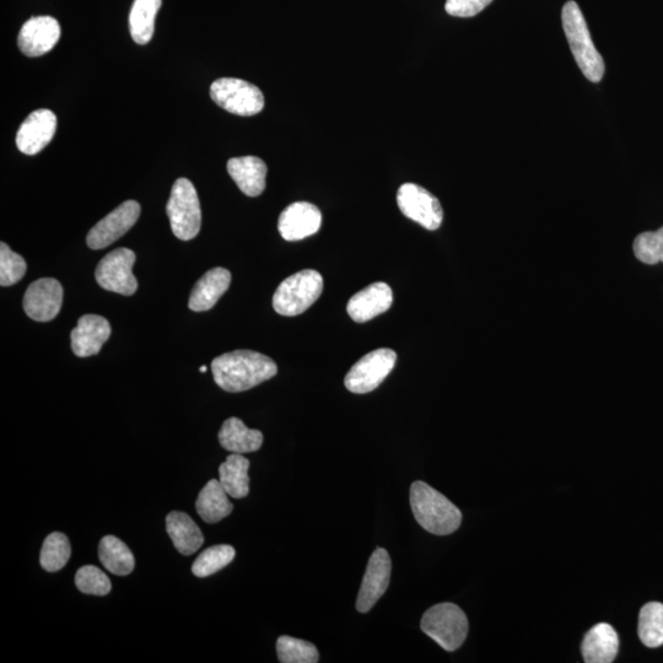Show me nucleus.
<instances>
[{
    "instance_id": "4be33fe9",
    "label": "nucleus",
    "mask_w": 663,
    "mask_h": 663,
    "mask_svg": "<svg viewBox=\"0 0 663 663\" xmlns=\"http://www.w3.org/2000/svg\"><path fill=\"white\" fill-rule=\"evenodd\" d=\"M166 531L177 551L183 555L196 553L203 546L204 537L201 528L186 512H170L166 517Z\"/></svg>"
},
{
    "instance_id": "2f4dec72",
    "label": "nucleus",
    "mask_w": 663,
    "mask_h": 663,
    "mask_svg": "<svg viewBox=\"0 0 663 663\" xmlns=\"http://www.w3.org/2000/svg\"><path fill=\"white\" fill-rule=\"evenodd\" d=\"M26 269L28 266H26L24 258L2 242L0 244V285L12 287L24 278Z\"/></svg>"
},
{
    "instance_id": "aec40b11",
    "label": "nucleus",
    "mask_w": 663,
    "mask_h": 663,
    "mask_svg": "<svg viewBox=\"0 0 663 663\" xmlns=\"http://www.w3.org/2000/svg\"><path fill=\"white\" fill-rule=\"evenodd\" d=\"M228 172L246 196L258 197L266 190L267 165L256 156L230 159Z\"/></svg>"
},
{
    "instance_id": "72a5a7b5",
    "label": "nucleus",
    "mask_w": 663,
    "mask_h": 663,
    "mask_svg": "<svg viewBox=\"0 0 663 663\" xmlns=\"http://www.w3.org/2000/svg\"><path fill=\"white\" fill-rule=\"evenodd\" d=\"M634 255L646 264L663 262V226L657 231L640 234L634 241Z\"/></svg>"
},
{
    "instance_id": "f704fd0d",
    "label": "nucleus",
    "mask_w": 663,
    "mask_h": 663,
    "mask_svg": "<svg viewBox=\"0 0 663 663\" xmlns=\"http://www.w3.org/2000/svg\"><path fill=\"white\" fill-rule=\"evenodd\" d=\"M492 2L493 0H447L445 10L447 14L457 18H472Z\"/></svg>"
},
{
    "instance_id": "0eeeda50",
    "label": "nucleus",
    "mask_w": 663,
    "mask_h": 663,
    "mask_svg": "<svg viewBox=\"0 0 663 663\" xmlns=\"http://www.w3.org/2000/svg\"><path fill=\"white\" fill-rule=\"evenodd\" d=\"M215 104L237 116H255L264 107L262 91L256 85L235 78H221L210 86Z\"/></svg>"
},
{
    "instance_id": "20e7f679",
    "label": "nucleus",
    "mask_w": 663,
    "mask_h": 663,
    "mask_svg": "<svg viewBox=\"0 0 663 663\" xmlns=\"http://www.w3.org/2000/svg\"><path fill=\"white\" fill-rule=\"evenodd\" d=\"M323 290V278L314 269L295 273L280 283L273 296V307L277 314L294 317L314 305Z\"/></svg>"
},
{
    "instance_id": "f8f14e48",
    "label": "nucleus",
    "mask_w": 663,
    "mask_h": 663,
    "mask_svg": "<svg viewBox=\"0 0 663 663\" xmlns=\"http://www.w3.org/2000/svg\"><path fill=\"white\" fill-rule=\"evenodd\" d=\"M392 563L390 554L384 548H377L366 567L357 600L360 613H368L377 601L384 596L391 580Z\"/></svg>"
},
{
    "instance_id": "cd10ccee",
    "label": "nucleus",
    "mask_w": 663,
    "mask_h": 663,
    "mask_svg": "<svg viewBox=\"0 0 663 663\" xmlns=\"http://www.w3.org/2000/svg\"><path fill=\"white\" fill-rule=\"evenodd\" d=\"M641 643L655 649L663 645V605L650 602L641 608L638 627Z\"/></svg>"
},
{
    "instance_id": "39448f33",
    "label": "nucleus",
    "mask_w": 663,
    "mask_h": 663,
    "mask_svg": "<svg viewBox=\"0 0 663 663\" xmlns=\"http://www.w3.org/2000/svg\"><path fill=\"white\" fill-rule=\"evenodd\" d=\"M166 214L177 239L190 241L199 234L202 226L201 203L190 180L179 179L172 186Z\"/></svg>"
},
{
    "instance_id": "7ed1b4c3",
    "label": "nucleus",
    "mask_w": 663,
    "mask_h": 663,
    "mask_svg": "<svg viewBox=\"0 0 663 663\" xmlns=\"http://www.w3.org/2000/svg\"><path fill=\"white\" fill-rule=\"evenodd\" d=\"M563 29L570 50L581 72L592 83H600L605 74V61L596 50L589 28L581 9L575 2L564 5L562 12Z\"/></svg>"
},
{
    "instance_id": "a211bd4d",
    "label": "nucleus",
    "mask_w": 663,
    "mask_h": 663,
    "mask_svg": "<svg viewBox=\"0 0 663 663\" xmlns=\"http://www.w3.org/2000/svg\"><path fill=\"white\" fill-rule=\"evenodd\" d=\"M393 294L390 285L374 283L359 291L349 300L347 311L352 320L359 323L368 322L390 310Z\"/></svg>"
},
{
    "instance_id": "bb28decb",
    "label": "nucleus",
    "mask_w": 663,
    "mask_h": 663,
    "mask_svg": "<svg viewBox=\"0 0 663 663\" xmlns=\"http://www.w3.org/2000/svg\"><path fill=\"white\" fill-rule=\"evenodd\" d=\"M99 557L106 570L118 576L131 574L136 565L131 549L115 536H106L101 539Z\"/></svg>"
},
{
    "instance_id": "7c9ffc66",
    "label": "nucleus",
    "mask_w": 663,
    "mask_h": 663,
    "mask_svg": "<svg viewBox=\"0 0 663 663\" xmlns=\"http://www.w3.org/2000/svg\"><path fill=\"white\" fill-rule=\"evenodd\" d=\"M278 659L283 663H316L320 654L314 644L309 641L280 636L277 641Z\"/></svg>"
},
{
    "instance_id": "c756f323",
    "label": "nucleus",
    "mask_w": 663,
    "mask_h": 663,
    "mask_svg": "<svg viewBox=\"0 0 663 663\" xmlns=\"http://www.w3.org/2000/svg\"><path fill=\"white\" fill-rule=\"evenodd\" d=\"M235 554L234 547L228 546V544H219V546L210 547L199 555L196 562L193 563L192 573L197 578H207V576L218 573L219 570L228 567L233 562Z\"/></svg>"
},
{
    "instance_id": "c85d7f7f",
    "label": "nucleus",
    "mask_w": 663,
    "mask_h": 663,
    "mask_svg": "<svg viewBox=\"0 0 663 663\" xmlns=\"http://www.w3.org/2000/svg\"><path fill=\"white\" fill-rule=\"evenodd\" d=\"M72 554L69 539L66 535L59 532H53L43 542L40 555L41 567L48 573H56L66 567Z\"/></svg>"
},
{
    "instance_id": "1a4fd4ad",
    "label": "nucleus",
    "mask_w": 663,
    "mask_h": 663,
    "mask_svg": "<svg viewBox=\"0 0 663 663\" xmlns=\"http://www.w3.org/2000/svg\"><path fill=\"white\" fill-rule=\"evenodd\" d=\"M136 253L132 250L117 249L106 255L96 268L95 278L101 288L112 293L131 296L138 289L137 278L133 274Z\"/></svg>"
},
{
    "instance_id": "473e14b6",
    "label": "nucleus",
    "mask_w": 663,
    "mask_h": 663,
    "mask_svg": "<svg viewBox=\"0 0 663 663\" xmlns=\"http://www.w3.org/2000/svg\"><path fill=\"white\" fill-rule=\"evenodd\" d=\"M75 585L86 595L106 596L111 591L110 579L104 571L94 565H85L78 570L75 575Z\"/></svg>"
},
{
    "instance_id": "f03ea898",
    "label": "nucleus",
    "mask_w": 663,
    "mask_h": 663,
    "mask_svg": "<svg viewBox=\"0 0 663 663\" xmlns=\"http://www.w3.org/2000/svg\"><path fill=\"white\" fill-rule=\"evenodd\" d=\"M411 506L418 524L433 535H451L461 526L460 509L427 483L412 484Z\"/></svg>"
},
{
    "instance_id": "a878e982",
    "label": "nucleus",
    "mask_w": 663,
    "mask_h": 663,
    "mask_svg": "<svg viewBox=\"0 0 663 663\" xmlns=\"http://www.w3.org/2000/svg\"><path fill=\"white\" fill-rule=\"evenodd\" d=\"M163 0H134L129 14V30L138 45H147L153 39L155 18Z\"/></svg>"
},
{
    "instance_id": "4468645a",
    "label": "nucleus",
    "mask_w": 663,
    "mask_h": 663,
    "mask_svg": "<svg viewBox=\"0 0 663 663\" xmlns=\"http://www.w3.org/2000/svg\"><path fill=\"white\" fill-rule=\"evenodd\" d=\"M61 39V26L51 16H35L26 21L20 30L18 45L28 57L46 55L55 48Z\"/></svg>"
},
{
    "instance_id": "412c9836",
    "label": "nucleus",
    "mask_w": 663,
    "mask_h": 663,
    "mask_svg": "<svg viewBox=\"0 0 663 663\" xmlns=\"http://www.w3.org/2000/svg\"><path fill=\"white\" fill-rule=\"evenodd\" d=\"M619 650V638L612 625L600 623L586 633L581 651L587 663H611Z\"/></svg>"
},
{
    "instance_id": "f3484780",
    "label": "nucleus",
    "mask_w": 663,
    "mask_h": 663,
    "mask_svg": "<svg viewBox=\"0 0 663 663\" xmlns=\"http://www.w3.org/2000/svg\"><path fill=\"white\" fill-rule=\"evenodd\" d=\"M110 336V322L105 317L84 315L79 318L78 326L70 333L72 350L79 358L93 357L100 353Z\"/></svg>"
},
{
    "instance_id": "5701e85b",
    "label": "nucleus",
    "mask_w": 663,
    "mask_h": 663,
    "mask_svg": "<svg viewBox=\"0 0 663 663\" xmlns=\"http://www.w3.org/2000/svg\"><path fill=\"white\" fill-rule=\"evenodd\" d=\"M219 442L233 454H250L261 449L263 434L260 430L247 428L239 418H229L219 431Z\"/></svg>"
},
{
    "instance_id": "6e6552de",
    "label": "nucleus",
    "mask_w": 663,
    "mask_h": 663,
    "mask_svg": "<svg viewBox=\"0 0 663 663\" xmlns=\"http://www.w3.org/2000/svg\"><path fill=\"white\" fill-rule=\"evenodd\" d=\"M397 354L392 349H376L349 370L344 380L347 390L357 395L373 392L395 368Z\"/></svg>"
},
{
    "instance_id": "dca6fc26",
    "label": "nucleus",
    "mask_w": 663,
    "mask_h": 663,
    "mask_svg": "<svg viewBox=\"0 0 663 663\" xmlns=\"http://www.w3.org/2000/svg\"><path fill=\"white\" fill-rule=\"evenodd\" d=\"M322 214L314 204L296 202L280 214L278 230L284 240L300 241L321 229Z\"/></svg>"
},
{
    "instance_id": "9d476101",
    "label": "nucleus",
    "mask_w": 663,
    "mask_h": 663,
    "mask_svg": "<svg viewBox=\"0 0 663 663\" xmlns=\"http://www.w3.org/2000/svg\"><path fill=\"white\" fill-rule=\"evenodd\" d=\"M397 203L407 218L422 225L423 228L430 231L440 228L444 219V210L439 199L425 188L414 183H404L398 190Z\"/></svg>"
},
{
    "instance_id": "ddd939ff",
    "label": "nucleus",
    "mask_w": 663,
    "mask_h": 663,
    "mask_svg": "<svg viewBox=\"0 0 663 663\" xmlns=\"http://www.w3.org/2000/svg\"><path fill=\"white\" fill-rule=\"evenodd\" d=\"M63 288L56 279L43 278L30 284L24 296V310L31 320L50 322L61 311Z\"/></svg>"
},
{
    "instance_id": "423d86ee",
    "label": "nucleus",
    "mask_w": 663,
    "mask_h": 663,
    "mask_svg": "<svg viewBox=\"0 0 663 663\" xmlns=\"http://www.w3.org/2000/svg\"><path fill=\"white\" fill-rule=\"evenodd\" d=\"M420 627L425 634L446 651H455L465 643L468 619L454 603H440L424 613Z\"/></svg>"
},
{
    "instance_id": "c9c22d12",
    "label": "nucleus",
    "mask_w": 663,
    "mask_h": 663,
    "mask_svg": "<svg viewBox=\"0 0 663 663\" xmlns=\"http://www.w3.org/2000/svg\"><path fill=\"white\" fill-rule=\"evenodd\" d=\"M199 371H201V373H207V366H202V368L199 369Z\"/></svg>"
},
{
    "instance_id": "2eb2a0df",
    "label": "nucleus",
    "mask_w": 663,
    "mask_h": 663,
    "mask_svg": "<svg viewBox=\"0 0 663 663\" xmlns=\"http://www.w3.org/2000/svg\"><path fill=\"white\" fill-rule=\"evenodd\" d=\"M57 117L50 110L30 113L16 134V147L26 155H36L45 149L55 137Z\"/></svg>"
},
{
    "instance_id": "b1692460",
    "label": "nucleus",
    "mask_w": 663,
    "mask_h": 663,
    "mask_svg": "<svg viewBox=\"0 0 663 663\" xmlns=\"http://www.w3.org/2000/svg\"><path fill=\"white\" fill-rule=\"evenodd\" d=\"M228 495L220 481H215V479L209 481L199 493L196 501V509L202 520L207 524H217L228 517L234 509Z\"/></svg>"
},
{
    "instance_id": "f257e3e1",
    "label": "nucleus",
    "mask_w": 663,
    "mask_h": 663,
    "mask_svg": "<svg viewBox=\"0 0 663 663\" xmlns=\"http://www.w3.org/2000/svg\"><path fill=\"white\" fill-rule=\"evenodd\" d=\"M215 384L226 392L251 390L278 373L271 358L253 350H235L215 358L212 363Z\"/></svg>"
},
{
    "instance_id": "6ab92c4d",
    "label": "nucleus",
    "mask_w": 663,
    "mask_h": 663,
    "mask_svg": "<svg viewBox=\"0 0 663 663\" xmlns=\"http://www.w3.org/2000/svg\"><path fill=\"white\" fill-rule=\"evenodd\" d=\"M230 283L231 273L228 269L221 267L210 269L194 285L188 307L194 312L213 309L221 296L229 289Z\"/></svg>"
},
{
    "instance_id": "393cba45",
    "label": "nucleus",
    "mask_w": 663,
    "mask_h": 663,
    "mask_svg": "<svg viewBox=\"0 0 663 663\" xmlns=\"http://www.w3.org/2000/svg\"><path fill=\"white\" fill-rule=\"evenodd\" d=\"M250 461L240 454H231L219 467L220 483L229 497L242 499L250 493Z\"/></svg>"
},
{
    "instance_id": "9b49d317",
    "label": "nucleus",
    "mask_w": 663,
    "mask_h": 663,
    "mask_svg": "<svg viewBox=\"0 0 663 663\" xmlns=\"http://www.w3.org/2000/svg\"><path fill=\"white\" fill-rule=\"evenodd\" d=\"M140 210V204L136 201L122 203L89 231L86 244L91 250H102L110 246L133 228L139 219Z\"/></svg>"
}]
</instances>
